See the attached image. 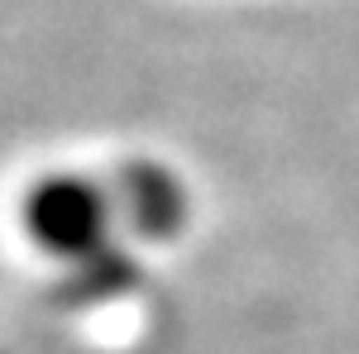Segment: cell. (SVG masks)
Returning a JSON list of instances; mask_svg holds the SVG:
<instances>
[{
	"mask_svg": "<svg viewBox=\"0 0 359 354\" xmlns=\"http://www.w3.org/2000/svg\"><path fill=\"white\" fill-rule=\"evenodd\" d=\"M25 230L39 249H48L57 259H101L106 254V225H111L115 206L111 191L72 177V172H57L43 177L25 191Z\"/></svg>",
	"mask_w": 359,
	"mask_h": 354,
	"instance_id": "6da1fadb",
	"label": "cell"
},
{
	"mask_svg": "<svg viewBox=\"0 0 359 354\" xmlns=\"http://www.w3.org/2000/svg\"><path fill=\"white\" fill-rule=\"evenodd\" d=\"M111 206L135 235L144 240H168L187 225V196L177 177L158 163H125L115 172Z\"/></svg>",
	"mask_w": 359,
	"mask_h": 354,
	"instance_id": "7a4b0ae2",
	"label": "cell"
}]
</instances>
